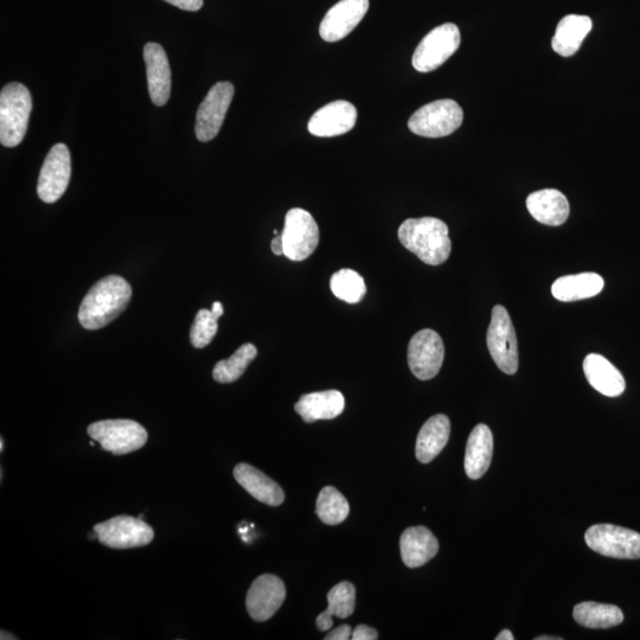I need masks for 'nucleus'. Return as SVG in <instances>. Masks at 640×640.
Here are the masks:
<instances>
[{"mask_svg":"<svg viewBox=\"0 0 640 640\" xmlns=\"http://www.w3.org/2000/svg\"><path fill=\"white\" fill-rule=\"evenodd\" d=\"M132 298L131 285L119 275H108L83 298L79 322L86 330H100L123 313Z\"/></svg>","mask_w":640,"mask_h":640,"instance_id":"nucleus-1","label":"nucleus"},{"mask_svg":"<svg viewBox=\"0 0 640 640\" xmlns=\"http://www.w3.org/2000/svg\"><path fill=\"white\" fill-rule=\"evenodd\" d=\"M399 240L409 252L431 266L444 264L452 251L447 224L434 217L406 220L399 228Z\"/></svg>","mask_w":640,"mask_h":640,"instance_id":"nucleus-2","label":"nucleus"},{"mask_svg":"<svg viewBox=\"0 0 640 640\" xmlns=\"http://www.w3.org/2000/svg\"><path fill=\"white\" fill-rule=\"evenodd\" d=\"M32 100L29 89L12 82L0 93V143L16 147L23 142L28 130Z\"/></svg>","mask_w":640,"mask_h":640,"instance_id":"nucleus-3","label":"nucleus"},{"mask_svg":"<svg viewBox=\"0 0 640 640\" xmlns=\"http://www.w3.org/2000/svg\"><path fill=\"white\" fill-rule=\"evenodd\" d=\"M464 121V112L456 101L437 100L419 108L408 121L416 136L443 138L456 132Z\"/></svg>","mask_w":640,"mask_h":640,"instance_id":"nucleus-4","label":"nucleus"},{"mask_svg":"<svg viewBox=\"0 0 640 640\" xmlns=\"http://www.w3.org/2000/svg\"><path fill=\"white\" fill-rule=\"evenodd\" d=\"M88 435L114 456L136 452L149 439L145 428L137 421L118 419L94 422L88 426Z\"/></svg>","mask_w":640,"mask_h":640,"instance_id":"nucleus-5","label":"nucleus"},{"mask_svg":"<svg viewBox=\"0 0 640 640\" xmlns=\"http://www.w3.org/2000/svg\"><path fill=\"white\" fill-rule=\"evenodd\" d=\"M460 42H462V36L456 24L446 23L433 29L414 51L412 60L414 69L419 73H430L440 68L456 53Z\"/></svg>","mask_w":640,"mask_h":640,"instance_id":"nucleus-6","label":"nucleus"},{"mask_svg":"<svg viewBox=\"0 0 640 640\" xmlns=\"http://www.w3.org/2000/svg\"><path fill=\"white\" fill-rule=\"evenodd\" d=\"M492 360L497 367L508 375L518 370L517 336L509 312L502 305L492 310L491 323L486 336Z\"/></svg>","mask_w":640,"mask_h":640,"instance_id":"nucleus-7","label":"nucleus"},{"mask_svg":"<svg viewBox=\"0 0 640 640\" xmlns=\"http://www.w3.org/2000/svg\"><path fill=\"white\" fill-rule=\"evenodd\" d=\"M585 540L593 552L607 558L640 559V534L637 531L613 524H595L586 531Z\"/></svg>","mask_w":640,"mask_h":640,"instance_id":"nucleus-8","label":"nucleus"},{"mask_svg":"<svg viewBox=\"0 0 640 640\" xmlns=\"http://www.w3.org/2000/svg\"><path fill=\"white\" fill-rule=\"evenodd\" d=\"M284 255L292 261H304L316 251L319 227L304 209L293 208L286 214L283 233Z\"/></svg>","mask_w":640,"mask_h":640,"instance_id":"nucleus-9","label":"nucleus"},{"mask_svg":"<svg viewBox=\"0 0 640 640\" xmlns=\"http://www.w3.org/2000/svg\"><path fill=\"white\" fill-rule=\"evenodd\" d=\"M94 533L101 544L113 549L144 547L155 537V531L149 524L131 516H117L95 524Z\"/></svg>","mask_w":640,"mask_h":640,"instance_id":"nucleus-10","label":"nucleus"},{"mask_svg":"<svg viewBox=\"0 0 640 640\" xmlns=\"http://www.w3.org/2000/svg\"><path fill=\"white\" fill-rule=\"evenodd\" d=\"M444 357L443 339L431 329L419 331L409 343L408 364L416 379L421 381L434 379L443 367Z\"/></svg>","mask_w":640,"mask_h":640,"instance_id":"nucleus-11","label":"nucleus"},{"mask_svg":"<svg viewBox=\"0 0 640 640\" xmlns=\"http://www.w3.org/2000/svg\"><path fill=\"white\" fill-rule=\"evenodd\" d=\"M235 89L230 82H219L210 89L196 115V137L207 143L216 138L234 98Z\"/></svg>","mask_w":640,"mask_h":640,"instance_id":"nucleus-12","label":"nucleus"},{"mask_svg":"<svg viewBox=\"0 0 640 640\" xmlns=\"http://www.w3.org/2000/svg\"><path fill=\"white\" fill-rule=\"evenodd\" d=\"M72 176V158L68 147L56 144L51 147L38 178L37 194L44 203H55L66 192Z\"/></svg>","mask_w":640,"mask_h":640,"instance_id":"nucleus-13","label":"nucleus"},{"mask_svg":"<svg viewBox=\"0 0 640 640\" xmlns=\"http://www.w3.org/2000/svg\"><path fill=\"white\" fill-rule=\"evenodd\" d=\"M286 598L283 580L272 574L256 579L247 593L246 606L255 622H266L278 612Z\"/></svg>","mask_w":640,"mask_h":640,"instance_id":"nucleus-14","label":"nucleus"},{"mask_svg":"<svg viewBox=\"0 0 640 640\" xmlns=\"http://www.w3.org/2000/svg\"><path fill=\"white\" fill-rule=\"evenodd\" d=\"M369 10V0H341L328 11L319 34L325 42H338L361 23Z\"/></svg>","mask_w":640,"mask_h":640,"instance_id":"nucleus-15","label":"nucleus"},{"mask_svg":"<svg viewBox=\"0 0 640 640\" xmlns=\"http://www.w3.org/2000/svg\"><path fill=\"white\" fill-rule=\"evenodd\" d=\"M356 121V107L348 101L337 100L313 114L307 127L313 136L331 138L350 132Z\"/></svg>","mask_w":640,"mask_h":640,"instance_id":"nucleus-16","label":"nucleus"},{"mask_svg":"<svg viewBox=\"0 0 640 640\" xmlns=\"http://www.w3.org/2000/svg\"><path fill=\"white\" fill-rule=\"evenodd\" d=\"M147 82L153 104H168L171 94V69L165 50L158 43H147L144 48Z\"/></svg>","mask_w":640,"mask_h":640,"instance_id":"nucleus-17","label":"nucleus"},{"mask_svg":"<svg viewBox=\"0 0 640 640\" xmlns=\"http://www.w3.org/2000/svg\"><path fill=\"white\" fill-rule=\"evenodd\" d=\"M234 477L243 489L256 501L279 507L285 501V494L278 483L252 465L241 463L234 469Z\"/></svg>","mask_w":640,"mask_h":640,"instance_id":"nucleus-18","label":"nucleus"},{"mask_svg":"<svg viewBox=\"0 0 640 640\" xmlns=\"http://www.w3.org/2000/svg\"><path fill=\"white\" fill-rule=\"evenodd\" d=\"M400 549L403 563L408 568H418L438 554L439 542L430 529L412 527L403 531Z\"/></svg>","mask_w":640,"mask_h":640,"instance_id":"nucleus-19","label":"nucleus"},{"mask_svg":"<svg viewBox=\"0 0 640 640\" xmlns=\"http://www.w3.org/2000/svg\"><path fill=\"white\" fill-rule=\"evenodd\" d=\"M527 208L537 222L546 226H561L569 216L567 197L555 189H544L530 194L527 198Z\"/></svg>","mask_w":640,"mask_h":640,"instance_id":"nucleus-20","label":"nucleus"},{"mask_svg":"<svg viewBox=\"0 0 640 640\" xmlns=\"http://www.w3.org/2000/svg\"><path fill=\"white\" fill-rule=\"evenodd\" d=\"M584 371L587 381L600 394L608 398H617L625 392L626 382L623 374L604 356H586Z\"/></svg>","mask_w":640,"mask_h":640,"instance_id":"nucleus-21","label":"nucleus"},{"mask_svg":"<svg viewBox=\"0 0 640 640\" xmlns=\"http://www.w3.org/2000/svg\"><path fill=\"white\" fill-rule=\"evenodd\" d=\"M494 454V435L484 424L473 428L467 440L465 452V471L471 479L482 478L489 470Z\"/></svg>","mask_w":640,"mask_h":640,"instance_id":"nucleus-22","label":"nucleus"},{"mask_svg":"<svg viewBox=\"0 0 640 640\" xmlns=\"http://www.w3.org/2000/svg\"><path fill=\"white\" fill-rule=\"evenodd\" d=\"M344 396L338 390H326L303 395L296 403L294 409L302 416L307 424H313L318 420H332L344 411Z\"/></svg>","mask_w":640,"mask_h":640,"instance_id":"nucleus-23","label":"nucleus"},{"mask_svg":"<svg viewBox=\"0 0 640 640\" xmlns=\"http://www.w3.org/2000/svg\"><path fill=\"white\" fill-rule=\"evenodd\" d=\"M451 422L444 414L432 416L421 427L416 439V458L422 464L431 463L444 450L450 439Z\"/></svg>","mask_w":640,"mask_h":640,"instance_id":"nucleus-24","label":"nucleus"},{"mask_svg":"<svg viewBox=\"0 0 640 640\" xmlns=\"http://www.w3.org/2000/svg\"><path fill=\"white\" fill-rule=\"evenodd\" d=\"M592 27L593 23L590 17L580 15L563 17L556 28L552 41L555 53L563 57H571L578 53Z\"/></svg>","mask_w":640,"mask_h":640,"instance_id":"nucleus-25","label":"nucleus"},{"mask_svg":"<svg viewBox=\"0 0 640 640\" xmlns=\"http://www.w3.org/2000/svg\"><path fill=\"white\" fill-rule=\"evenodd\" d=\"M605 281L597 273H580L559 278L552 286L555 299L560 302H578V300L598 296L603 291Z\"/></svg>","mask_w":640,"mask_h":640,"instance_id":"nucleus-26","label":"nucleus"},{"mask_svg":"<svg viewBox=\"0 0 640 640\" xmlns=\"http://www.w3.org/2000/svg\"><path fill=\"white\" fill-rule=\"evenodd\" d=\"M328 610L320 613L316 624L320 632L329 631L334 625L332 617L345 619L355 611L356 590L351 582L344 581L336 585L328 594Z\"/></svg>","mask_w":640,"mask_h":640,"instance_id":"nucleus-27","label":"nucleus"},{"mask_svg":"<svg viewBox=\"0 0 640 640\" xmlns=\"http://www.w3.org/2000/svg\"><path fill=\"white\" fill-rule=\"evenodd\" d=\"M575 622L587 629H610L624 622L623 611L614 605L581 603L574 607Z\"/></svg>","mask_w":640,"mask_h":640,"instance_id":"nucleus-28","label":"nucleus"},{"mask_svg":"<svg viewBox=\"0 0 640 640\" xmlns=\"http://www.w3.org/2000/svg\"><path fill=\"white\" fill-rule=\"evenodd\" d=\"M256 355H258V349L255 345L243 344L228 360L216 364L213 370L214 380L224 384L238 381L245 374L249 364L255 360Z\"/></svg>","mask_w":640,"mask_h":640,"instance_id":"nucleus-29","label":"nucleus"},{"mask_svg":"<svg viewBox=\"0 0 640 640\" xmlns=\"http://www.w3.org/2000/svg\"><path fill=\"white\" fill-rule=\"evenodd\" d=\"M317 515L325 524L337 526L347 520L350 512L349 503L334 486H325L317 499Z\"/></svg>","mask_w":640,"mask_h":640,"instance_id":"nucleus-30","label":"nucleus"},{"mask_svg":"<svg viewBox=\"0 0 640 640\" xmlns=\"http://www.w3.org/2000/svg\"><path fill=\"white\" fill-rule=\"evenodd\" d=\"M330 287L338 299L348 304L360 303L367 293V286L361 275L348 268L332 275Z\"/></svg>","mask_w":640,"mask_h":640,"instance_id":"nucleus-31","label":"nucleus"},{"mask_svg":"<svg viewBox=\"0 0 640 640\" xmlns=\"http://www.w3.org/2000/svg\"><path fill=\"white\" fill-rule=\"evenodd\" d=\"M217 320H219V317H216L209 310L198 311L190 330V341L196 349L206 348L213 341L217 330H219Z\"/></svg>","mask_w":640,"mask_h":640,"instance_id":"nucleus-32","label":"nucleus"},{"mask_svg":"<svg viewBox=\"0 0 640 640\" xmlns=\"http://www.w3.org/2000/svg\"><path fill=\"white\" fill-rule=\"evenodd\" d=\"M379 638L377 631L371 629L366 625H358L354 631H352L351 639L354 640H375Z\"/></svg>","mask_w":640,"mask_h":640,"instance_id":"nucleus-33","label":"nucleus"},{"mask_svg":"<svg viewBox=\"0 0 640 640\" xmlns=\"http://www.w3.org/2000/svg\"><path fill=\"white\" fill-rule=\"evenodd\" d=\"M165 2L184 11H198L203 6V0H165Z\"/></svg>","mask_w":640,"mask_h":640,"instance_id":"nucleus-34","label":"nucleus"},{"mask_svg":"<svg viewBox=\"0 0 640 640\" xmlns=\"http://www.w3.org/2000/svg\"><path fill=\"white\" fill-rule=\"evenodd\" d=\"M352 636V630L349 625H341L338 626L337 629L331 631L328 636L325 637L326 640H349Z\"/></svg>","mask_w":640,"mask_h":640,"instance_id":"nucleus-35","label":"nucleus"},{"mask_svg":"<svg viewBox=\"0 0 640 640\" xmlns=\"http://www.w3.org/2000/svg\"><path fill=\"white\" fill-rule=\"evenodd\" d=\"M271 248H272V252L275 255H278V256L284 255V243H283V236H281V234L275 236V238L271 243Z\"/></svg>","mask_w":640,"mask_h":640,"instance_id":"nucleus-36","label":"nucleus"},{"mask_svg":"<svg viewBox=\"0 0 640 640\" xmlns=\"http://www.w3.org/2000/svg\"><path fill=\"white\" fill-rule=\"evenodd\" d=\"M211 312H213L216 317L220 318L224 313L223 305L220 302H215L213 304V309H211Z\"/></svg>","mask_w":640,"mask_h":640,"instance_id":"nucleus-37","label":"nucleus"},{"mask_svg":"<svg viewBox=\"0 0 640 640\" xmlns=\"http://www.w3.org/2000/svg\"><path fill=\"white\" fill-rule=\"evenodd\" d=\"M514 639H515V637H514V635H512V632L510 630H503L496 637V640H514Z\"/></svg>","mask_w":640,"mask_h":640,"instance_id":"nucleus-38","label":"nucleus"},{"mask_svg":"<svg viewBox=\"0 0 640 640\" xmlns=\"http://www.w3.org/2000/svg\"><path fill=\"white\" fill-rule=\"evenodd\" d=\"M0 638H2V640H8V639H12V640H14V639H15V640H16V639H17V637H16V636L11 635V633L6 632V631H4V630H2V637H0Z\"/></svg>","mask_w":640,"mask_h":640,"instance_id":"nucleus-39","label":"nucleus"},{"mask_svg":"<svg viewBox=\"0 0 640 640\" xmlns=\"http://www.w3.org/2000/svg\"><path fill=\"white\" fill-rule=\"evenodd\" d=\"M535 640H562V638L561 637L540 636V637H536Z\"/></svg>","mask_w":640,"mask_h":640,"instance_id":"nucleus-40","label":"nucleus"},{"mask_svg":"<svg viewBox=\"0 0 640 640\" xmlns=\"http://www.w3.org/2000/svg\"><path fill=\"white\" fill-rule=\"evenodd\" d=\"M0 451H4V440L2 438V441H0Z\"/></svg>","mask_w":640,"mask_h":640,"instance_id":"nucleus-41","label":"nucleus"}]
</instances>
